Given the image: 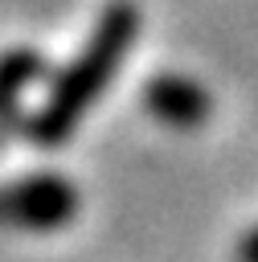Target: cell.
Returning <instances> with one entry per match:
<instances>
[{
  "instance_id": "1",
  "label": "cell",
  "mask_w": 258,
  "mask_h": 262,
  "mask_svg": "<svg viewBox=\"0 0 258 262\" xmlns=\"http://www.w3.org/2000/svg\"><path fill=\"white\" fill-rule=\"evenodd\" d=\"M139 33V12L131 4H111L94 29V37L86 41V49L74 57V66L53 82L45 106L33 119V139L41 147H57L70 139V131L78 127V119L86 115V106L106 90L111 74L119 70V61L127 57L131 41Z\"/></svg>"
},
{
  "instance_id": "2",
  "label": "cell",
  "mask_w": 258,
  "mask_h": 262,
  "mask_svg": "<svg viewBox=\"0 0 258 262\" xmlns=\"http://www.w3.org/2000/svg\"><path fill=\"white\" fill-rule=\"evenodd\" d=\"M78 209V192L61 176H33L0 188V221L20 229H53L70 221Z\"/></svg>"
},
{
  "instance_id": "3",
  "label": "cell",
  "mask_w": 258,
  "mask_h": 262,
  "mask_svg": "<svg viewBox=\"0 0 258 262\" xmlns=\"http://www.w3.org/2000/svg\"><path fill=\"white\" fill-rule=\"evenodd\" d=\"M143 102L168 127H197V123L209 119V94L197 82H188V78H172V74L156 78L143 90Z\"/></svg>"
},
{
  "instance_id": "4",
  "label": "cell",
  "mask_w": 258,
  "mask_h": 262,
  "mask_svg": "<svg viewBox=\"0 0 258 262\" xmlns=\"http://www.w3.org/2000/svg\"><path fill=\"white\" fill-rule=\"evenodd\" d=\"M41 70V61L33 57V53H8L4 61H0V111H12V102H16V94L33 82V74Z\"/></svg>"
},
{
  "instance_id": "5",
  "label": "cell",
  "mask_w": 258,
  "mask_h": 262,
  "mask_svg": "<svg viewBox=\"0 0 258 262\" xmlns=\"http://www.w3.org/2000/svg\"><path fill=\"white\" fill-rule=\"evenodd\" d=\"M238 258H242V262H258V229H254V233H250V237L242 242V250H238Z\"/></svg>"
}]
</instances>
